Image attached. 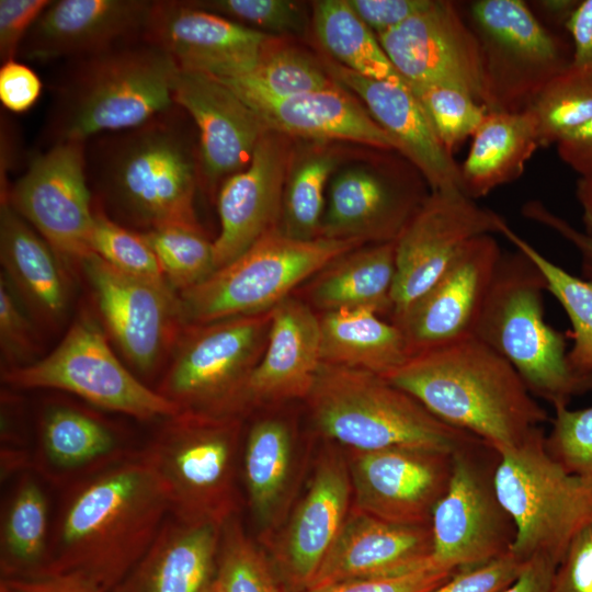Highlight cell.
<instances>
[{
    "label": "cell",
    "mask_w": 592,
    "mask_h": 592,
    "mask_svg": "<svg viewBox=\"0 0 592 592\" xmlns=\"http://www.w3.org/2000/svg\"><path fill=\"white\" fill-rule=\"evenodd\" d=\"M221 526L169 514L121 592H207L216 579Z\"/></svg>",
    "instance_id": "cell-30"
},
{
    "label": "cell",
    "mask_w": 592,
    "mask_h": 592,
    "mask_svg": "<svg viewBox=\"0 0 592 592\" xmlns=\"http://www.w3.org/2000/svg\"><path fill=\"white\" fill-rule=\"evenodd\" d=\"M270 325L271 311L186 326L157 391L181 411L238 415Z\"/></svg>",
    "instance_id": "cell-10"
},
{
    "label": "cell",
    "mask_w": 592,
    "mask_h": 592,
    "mask_svg": "<svg viewBox=\"0 0 592 592\" xmlns=\"http://www.w3.org/2000/svg\"><path fill=\"white\" fill-rule=\"evenodd\" d=\"M170 514L141 451L72 483L49 534L45 567L75 572L111 592L150 548Z\"/></svg>",
    "instance_id": "cell-1"
},
{
    "label": "cell",
    "mask_w": 592,
    "mask_h": 592,
    "mask_svg": "<svg viewBox=\"0 0 592 592\" xmlns=\"http://www.w3.org/2000/svg\"><path fill=\"white\" fill-rule=\"evenodd\" d=\"M312 24L319 43L337 64L369 79L406 83L348 0L316 1Z\"/></svg>",
    "instance_id": "cell-37"
},
{
    "label": "cell",
    "mask_w": 592,
    "mask_h": 592,
    "mask_svg": "<svg viewBox=\"0 0 592 592\" xmlns=\"http://www.w3.org/2000/svg\"><path fill=\"white\" fill-rule=\"evenodd\" d=\"M431 554L430 525L391 523L353 508L308 587L403 576L432 568Z\"/></svg>",
    "instance_id": "cell-26"
},
{
    "label": "cell",
    "mask_w": 592,
    "mask_h": 592,
    "mask_svg": "<svg viewBox=\"0 0 592 592\" xmlns=\"http://www.w3.org/2000/svg\"><path fill=\"white\" fill-rule=\"evenodd\" d=\"M468 16L479 44L489 111L527 110L572 61V48L522 0L473 1Z\"/></svg>",
    "instance_id": "cell-11"
},
{
    "label": "cell",
    "mask_w": 592,
    "mask_h": 592,
    "mask_svg": "<svg viewBox=\"0 0 592 592\" xmlns=\"http://www.w3.org/2000/svg\"><path fill=\"white\" fill-rule=\"evenodd\" d=\"M385 378L499 455L548 420L515 368L475 335L417 353Z\"/></svg>",
    "instance_id": "cell-3"
},
{
    "label": "cell",
    "mask_w": 592,
    "mask_h": 592,
    "mask_svg": "<svg viewBox=\"0 0 592 592\" xmlns=\"http://www.w3.org/2000/svg\"><path fill=\"white\" fill-rule=\"evenodd\" d=\"M136 452L124 446L114 431L94 417L57 406L42 419L32 466L54 483H75Z\"/></svg>",
    "instance_id": "cell-31"
},
{
    "label": "cell",
    "mask_w": 592,
    "mask_h": 592,
    "mask_svg": "<svg viewBox=\"0 0 592 592\" xmlns=\"http://www.w3.org/2000/svg\"><path fill=\"white\" fill-rule=\"evenodd\" d=\"M338 162V152L328 147L310 150L296 163L293 160L283 195V226L278 227L285 235L303 240L320 237L325 189Z\"/></svg>",
    "instance_id": "cell-41"
},
{
    "label": "cell",
    "mask_w": 592,
    "mask_h": 592,
    "mask_svg": "<svg viewBox=\"0 0 592 592\" xmlns=\"http://www.w3.org/2000/svg\"><path fill=\"white\" fill-rule=\"evenodd\" d=\"M550 592H592V523L571 540L556 569Z\"/></svg>",
    "instance_id": "cell-53"
},
{
    "label": "cell",
    "mask_w": 592,
    "mask_h": 592,
    "mask_svg": "<svg viewBox=\"0 0 592 592\" xmlns=\"http://www.w3.org/2000/svg\"><path fill=\"white\" fill-rule=\"evenodd\" d=\"M194 123L174 104L147 122L84 141L88 183L104 214L140 232L168 226L201 227L194 198L201 181Z\"/></svg>",
    "instance_id": "cell-2"
},
{
    "label": "cell",
    "mask_w": 592,
    "mask_h": 592,
    "mask_svg": "<svg viewBox=\"0 0 592 592\" xmlns=\"http://www.w3.org/2000/svg\"><path fill=\"white\" fill-rule=\"evenodd\" d=\"M0 592H107L88 578L75 572H37L2 577Z\"/></svg>",
    "instance_id": "cell-56"
},
{
    "label": "cell",
    "mask_w": 592,
    "mask_h": 592,
    "mask_svg": "<svg viewBox=\"0 0 592 592\" xmlns=\"http://www.w3.org/2000/svg\"><path fill=\"white\" fill-rule=\"evenodd\" d=\"M0 343L5 358L11 363H18L16 366L27 361L35 350L31 323L2 275L0 278Z\"/></svg>",
    "instance_id": "cell-51"
},
{
    "label": "cell",
    "mask_w": 592,
    "mask_h": 592,
    "mask_svg": "<svg viewBox=\"0 0 592 592\" xmlns=\"http://www.w3.org/2000/svg\"><path fill=\"white\" fill-rule=\"evenodd\" d=\"M522 214L525 218L555 231L571 243L580 254L584 278L592 281V237L578 230L537 200L525 203L522 207Z\"/></svg>",
    "instance_id": "cell-57"
},
{
    "label": "cell",
    "mask_w": 592,
    "mask_h": 592,
    "mask_svg": "<svg viewBox=\"0 0 592 592\" xmlns=\"http://www.w3.org/2000/svg\"><path fill=\"white\" fill-rule=\"evenodd\" d=\"M141 36L170 55L180 69L218 79L247 73L272 37L175 0H153Z\"/></svg>",
    "instance_id": "cell-20"
},
{
    "label": "cell",
    "mask_w": 592,
    "mask_h": 592,
    "mask_svg": "<svg viewBox=\"0 0 592 592\" xmlns=\"http://www.w3.org/2000/svg\"><path fill=\"white\" fill-rule=\"evenodd\" d=\"M2 577L29 576L46 565L49 543L48 501L29 473L19 480L1 525Z\"/></svg>",
    "instance_id": "cell-38"
},
{
    "label": "cell",
    "mask_w": 592,
    "mask_h": 592,
    "mask_svg": "<svg viewBox=\"0 0 592 592\" xmlns=\"http://www.w3.org/2000/svg\"><path fill=\"white\" fill-rule=\"evenodd\" d=\"M493 485L515 526L511 553L523 561L543 555L559 565L574 536L592 523V479L553 459L542 429L499 455Z\"/></svg>",
    "instance_id": "cell-9"
},
{
    "label": "cell",
    "mask_w": 592,
    "mask_h": 592,
    "mask_svg": "<svg viewBox=\"0 0 592 592\" xmlns=\"http://www.w3.org/2000/svg\"><path fill=\"white\" fill-rule=\"evenodd\" d=\"M524 561L509 553L477 567L460 569L430 592H503Z\"/></svg>",
    "instance_id": "cell-50"
},
{
    "label": "cell",
    "mask_w": 592,
    "mask_h": 592,
    "mask_svg": "<svg viewBox=\"0 0 592 592\" xmlns=\"http://www.w3.org/2000/svg\"><path fill=\"white\" fill-rule=\"evenodd\" d=\"M352 483L346 458L334 449L319 457L308 488L276 543L287 580L308 587L351 511Z\"/></svg>",
    "instance_id": "cell-24"
},
{
    "label": "cell",
    "mask_w": 592,
    "mask_h": 592,
    "mask_svg": "<svg viewBox=\"0 0 592 592\" xmlns=\"http://www.w3.org/2000/svg\"><path fill=\"white\" fill-rule=\"evenodd\" d=\"M558 565L549 557L526 559L515 580L503 592H550Z\"/></svg>",
    "instance_id": "cell-59"
},
{
    "label": "cell",
    "mask_w": 592,
    "mask_h": 592,
    "mask_svg": "<svg viewBox=\"0 0 592 592\" xmlns=\"http://www.w3.org/2000/svg\"><path fill=\"white\" fill-rule=\"evenodd\" d=\"M104 326L129 363L151 372L179 335V293L168 282L126 274L90 253L80 262Z\"/></svg>",
    "instance_id": "cell-17"
},
{
    "label": "cell",
    "mask_w": 592,
    "mask_h": 592,
    "mask_svg": "<svg viewBox=\"0 0 592 592\" xmlns=\"http://www.w3.org/2000/svg\"><path fill=\"white\" fill-rule=\"evenodd\" d=\"M322 363L386 377L410 357L397 325L368 308H344L319 316Z\"/></svg>",
    "instance_id": "cell-35"
},
{
    "label": "cell",
    "mask_w": 592,
    "mask_h": 592,
    "mask_svg": "<svg viewBox=\"0 0 592 592\" xmlns=\"http://www.w3.org/2000/svg\"><path fill=\"white\" fill-rule=\"evenodd\" d=\"M355 240L296 239L280 228L200 284L179 293L185 326L271 311L296 286L357 247Z\"/></svg>",
    "instance_id": "cell-8"
},
{
    "label": "cell",
    "mask_w": 592,
    "mask_h": 592,
    "mask_svg": "<svg viewBox=\"0 0 592 592\" xmlns=\"http://www.w3.org/2000/svg\"><path fill=\"white\" fill-rule=\"evenodd\" d=\"M581 0H539L534 4L544 16L565 29Z\"/></svg>",
    "instance_id": "cell-61"
},
{
    "label": "cell",
    "mask_w": 592,
    "mask_h": 592,
    "mask_svg": "<svg viewBox=\"0 0 592 592\" xmlns=\"http://www.w3.org/2000/svg\"><path fill=\"white\" fill-rule=\"evenodd\" d=\"M328 73L354 92L373 118L398 143L400 155L424 177L430 191L460 190V166L435 134L421 103L407 83L361 76L337 62Z\"/></svg>",
    "instance_id": "cell-27"
},
{
    "label": "cell",
    "mask_w": 592,
    "mask_h": 592,
    "mask_svg": "<svg viewBox=\"0 0 592 592\" xmlns=\"http://www.w3.org/2000/svg\"><path fill=\"white\" fill-rule=\"evenodd\" d=\"M360 19L375 33L391 30L425 9L432 0H348Z\"/></svg>",
    "instance_id": "cell-55"
},
{
    "label": "cell",
    "mask_w": 592,
    "mask_h": 592,
    "mask_svg": "<svg viewBox=\"0 0 592 592\" xmlns=\"http://www.w3.org/2000/svg\"><path fill=\"white\" fill-rule=\"evenodd\" d=\"M308 299L323 312L344 308L391 311L396 277L395 241L361 246L343 253L315 276Z\"/></svg>",
    "instance_id": "cell-34"
},
{
    "label": "cell",
    "mask_w": 592,
    "mask_h": 592,
    "mask_svg": "<svg viewBox=\"0 0 592 592\" xmlns=\"http://www.w3.org/2000/svg\"><path fill=\"white\" fill-rule=\"evenodd\" d=\"M49 0L0 1V59H18L19 50L29 31L50 4Z\"/></svg>",
    "instance_id": "cell-52"
},
{
    "label": "cell",
    "mask_w": 592,
    "mask_h": 592,
    "mask_svg": "<svg viewBox=\"0 0 592 592\" xmlns=\"http://www.w3.org/2000/svg\"><path fill=\"white\" fill-rule=\"evenodd\" d=\"M500 235L540 271L546 291L559 301L572 326L573 344L568 351L569 363L578 373L592 374V281L572 275L547 259L508 224L501 228Z\"/></svg>",
    "instance_id": "cell-39"
},
{
    "label": "cell",
    "mask_w": 592,
    "mask_h": 592,
    "mask_svg": "<svg viewBox=\"0 0 592 592\" xmlns=\"http://www.w3.org/2000/svg\"><path fill=\"white\" fill-rule=\"evenodd\" d=\"M554 410L551 430L545 435L546 451L568 473L592 479V406Z\"/></svg>",
    "instance_id": "cell-47"
},
{
    "label": "cell",
    "mask_w": 592,
    "mask_h": 592,
    "mask_svg": "<svg viewBox=\"0 0 592 592\" xmlns=\"http://www.w3.org/2000/svg\"><path fill=\"white\" fill-rule=\"evenodd\" d=\"M559 159L578 174L592 180V118L556 143Z\"/></svg>",
    "instance_id": "cell-58"
},
{
    "label": "cell",
    "mask_w": 592,
    "mask_h": 592,
    "mask_svg": "<svg viewBox=\"0 0 592 592\" xmlns=\"http://www.w3.org/2000/svg\"><path fill=\"white\" fill-rule=\"evenodd\" d=\"M152 0H57L35 21L19 58L48 62L104 50L143 35Z\"/></svg>",
    "instance_id": "cell-23"
},
{
    "label": "cell",
    "mask_w": 592,
    "mask_h": 592,
    "mask_svg": "<svg viewBox=\"0 0 592 592\" xmlns=\"http://www.w3.org/2000/svg\"><path fill=\"white\" fill-rule=\"evenodd\" d=\"M429 193L394 174L345 170L330 185L320 237L363 244L395 241Z\"/></svg>",
    "instance_id": "cell-25"
},
{
    "label": "cell",
    "mask_w": 592,
    "mask_h": 592,
    "mask_svg": "<svg viewBox=\"0 0 592 592\" xmlns=\"http://www.w3.org/2000/svg\"><path fill=\"white\" fill-rule=\"evenodd\" d=\"M421 103L435 134L444 147L453 151L473 137L488 107L469 93L446 86L408 84Z\"/></svg>",
    "instance_id": "cell-45"
},
{
    "label": "cell",
    "mask_w": 592,
    "mask_h": 592,
    "mask_svg": "<svg viewBox=\"0 0 592 592\" xmlns=\"http://www.w3.org/2000/svg\"><path fill=\"white\" fill-rule=\"evenodd\" d=\"M321 364L319 316L289 296L271 310L267 342L247 383L242 408L306 399Z\"/></svg>",
    "instance_id": "cell-28"
},
{
    "label": "cell",
    "mask_w": 592,
    "mask_h": 592,
    "mask_svg": "<svg viewBox=\"0 0 592 592\" xmlns=\"http://www.w3.org/2000/svg\"><path fill=\"white\" fill-rule=\"evenodd\" d=\"M141 234L164 278L178 293L200 284L216 270L214 243L202 227L168 225Z\"/></svg>",
    "instance_id": "cell-43"
},
{
    "label": "cell",
    "mask_w": 592,
    "mask_h": 592,
    "mask_svg": "<svg viewBox=\"0 0 592 592\" xmlns=\"http://www.w3.org/2000/svg\"><path fill=\"white\" fill-rule=\"evenodd\" d=\"M0 260L2 276L34 316L58 321L68 305V288L57 253L8 202L0 207Z\"/></svg>",
    "instance_id": "cell-32"
},
{
    "label": "cell",
    "mask_w": 592,
    "mask_h": 592,
    "mask_svg": "<svg viewBox=\"0 0 592 592\" xmlns=\"http://www.w3.org/2000/svg\"><path fill=\"white\" fill-rule=\"evenodd\" d=\"M565 30L572 43V60L592 65V0H581Z\"/></svg>",
    "instance_id": "cell-60"
},
{
    "label": "cell",
    "mask_w": 592,
    "mask_h": 592,
    "mask_svg": "<svg viewBox=\"0 0 592 592\" xmlns=\"http://www.w3.org/2000/svg\"><path fill=\"white\" fill-rule=\"evenodd\" d=\"M172 96L195 125L201 181L221 184L250 163L269 129L236 92L215 77L179 69Z\"/></svg>",
    "instance_id": "cell-22"
},
{
    "label": "cell",
    "mask_w": 592,
    "mask_h": 592,
    "mask_svg": "<svg viewBox=\"0 0 592 592\" xmlns=\"http://www.w3.org/2000/svg\"><path fill=\"white\" fill-rule=\"evenodd\" d=\"M192 5L269 34H297L305 29L301 7L288 0H195ZM270 35V34H269Z\"/></svg>",
    "instance_id": "cell-48"
},
{
    "label": "cell",
    "mask_w": 592,
    "mask_h": 592,
    "mask_svg": "<svg viewBox=\"0 0 592 592\" xmlns=\"http://www.w3.org/2000/svg\"><path fill=\"white\" fill-rule=\"evenodd\" d=\"M460 166V190L473 200L517 180L540 147L536 119L523 112L489 111Z\"/></svg>",
    "instance_id": "cell-33"
},
{
    "label": "cell",
    "mask_w": 592,
    "mask_h": 592,
    "mask_svg": "<svg viewBox=\"0 0 592 592\" xmlns=\"http://www.w3.org/2000/svg\"><path fill=\"white\" fill-rule=\"evenodd\" d=\"M215 584L218 592H285L266 555L236 515L221 526Z\"/></svg>",
    "instance_id": "cell-44"
},
{
    "label": "cell",
    "mask_w": 592,
    "mask_h": 592,
    "mask_svg": "<svg viewBox=\"0 0 592 592\" xmlns=\"http://www.w3.org/2000/svg\"><path fill=\"white\" fill-rule=\"evenodd\" d=\"M498 458L482 441L453 453L447 490L431 517L432 568L457 571L511 553L515 526L496 493Z\"/></svg>",
    "instance_id": "cell-13"
},
{
    "label": "cell",
    "mask_w": 592,
    "mask_h": 592,
    "mask_svg": "<svg viewBox=\"0 0 592 592\" xmlns=\"http://www.w3.org/2000/svg\"><path fill=\"white\" fill-rule=\"evenodd\" d=\"M349 454L353 508L391 523L431 524L451 480L453 454L412 447Z\"/></svg>",
    "instance_id": "cell-18"
},
{
    "label": "cell",
    "mask_w": 592,
    "mask_h": 592,
    "mask_svg": "<svg viewBox=\"0 0 592 592\" xmlns=\"http://www.w3.org/2000/svg\"><path fill=\"white\" fill-rule=\"evenodd\" d=\"M179 69L143 36L66 60L43 130L46 147L133 128L167 111Z\"/></svg>",
    "instance_id": "cell-4"
},
{
    "label": "cell",
    "mask_w": 592,
    "mask_h": 592,
    "mask_svg": "<svg viewBox=\"0 0 592 592\" xmlns=\"http://www.w3.org/2000/svg\"><path fill=\"white\" fill-rule=\"evenodd\" d=\"M574 193L582 212V231L592 237V180L578 179Z\"/></svg>",
    "instance_id": "cell-62"
},
{
    "label": "cell",
    "mask_w": 592,
    "mask_h": 592,
    "mask_svg": "<svg viewBox=\"0 0 592 592\" xmlns=\"http://www.w3.org/2000/svg\"><path fill=\"white\" fill-rule=\"evenodd\" d=\"M295 157L291 137L267 130L250 163L228 177L217 196L220 230L214 243L216 270L276 229L287 175Z\"/></svg>",
    "instance_id": "cell-21"
},
{
    "label": "cell",
    "mask_w": 592,
    "mask_h": 592,
    "mask_svg": "<svg viewBox=\"0 0 592 592\" xmlns=\"http://www.w3.org/2000/svg\"><path fill=\"white\" fill-rule=\"evenodd\" d=\"M295 470V444L287 423L277 418L257 421L243 451V478L248 502L258 526L267 532L281 512Z\"/></svg>",
    "instance_id": "cell-36"
},
{
    "label": "cell",
    "mask_w": 592,
    "mask_h": 592,
    "mask_svg": "<svg viewBox=\"0 0 592 592\" xmlns=\"http://www.w3.org/2000/svg\"><path fill=\"white\" fill-rule=\"evenodd\" d=\"M164 420L141 454L164 490L170 514L223 525L238 506L239 417L180 411Z\"/></svg>",
    "instance_id": "cell-7"
},
{
    "label": "cell",
    "mask_w": 592,
    "mask_h": 592,
    "mask_svg": "<svg viewBox=\"0 0 592 592\" xmlns=\"http://www.w3.org/2000/svg\"><path fill=\"white\" fill-rule=\"evenodd\" d=\"M235 92V91H234ZM340 84L292 95L267 98L237 93L269 130L312 140H348L400 153L398 143Z\"/></svg>",
    "instance_id": "cell-29"
},
{
    "label": "cell",
    "mask_w": 592,
    "mask_h": 592,
    "mask_svg": "<svg viewBox=\"0 0 592 592\" xmlns=\"http://www.w3.org/2000/svg\"><path fill=\"white\" fill-rule=\"evenodd\" d=\"M89 247L92 253L126 274L167 282L143 234L114 221L95 207Z\"/></svg>",
    "instance_id": "cell-46"
},
{
    "label": "cell",
    "mask_w": 592,
    "mask_h": 592,
    "mask_svg": "<svg viewBox=\"0 0 592 592\" xmlns=\"http://www.w3.org/2000/svg\"><path fill=\"white\" fill-rule=\"evenodd\" d=\"M42 93V81L37 73L18 59L5 61L0 68V101L13 112L30 110Z\"/></svg>",
    "instance_id": "cell-54"
},
{
    "label": "cell",
    "mask_w": 592,
    "mask_h": 592,
    "mask_svg": "<svg viewBox=\"0 0 592 592\" xmlns=\"http://www.w3.org/2000/svg\"><path fill=\"white\" fill-rule=\"evenodd\" d=\"M306 400L320 433L348 449L412 447L453 454L481 441L368 371L322 363Z\"/></svg>",
    "instance_id": "cell-5"
},
{
    "label": "cell",
    "mask_w": 592,
    "mask_h": 592,
    "mask_svg": "<svg viewBox=\"0 0 592 592\" xmlns=\"http://www.w3.org/2000/svg\"><path fill=\"white\" fill-rule=\"evenodd\" d=\"M53 248L80 262L91 252L93 196L84 141H64L34 153L24 173L1 196Z\"/></svg>",
    "instance_id": "cell-14"
},
{
    "label": "cell",
    "mask_w": 592,
    "mask_h": 592,
    "mask_svg": "<svg viewBox=\"0 0 592 592\" xmlns=\"http://www.w3.org/2000/svg\"><path fill=\"white\" fill-rule=\"evenodd\" d=\"M544 291V276L524 253H502L474 335L515 368L535 398L555 409L592 390V374L571 367L566 338L545 319Z\"/></svg>",
    "instance_id": "cell-6"
},
{
    "label": "cell",
    "mask_w": 592,
    "mask_h": 592,
    "mask_svg": "<svg viewBox=\"0 0 592 592\" xmlns=\"http://www.w3.org/2000/svg\"><path fill=\"white\" fill-rule=\"evenodd\" d=\"M502 253L492 235L470 240L440 278L391 320L410 356L474 335Z\"/></svg>",
    "instance_id": "cell-19"
},
{
    "label": "cell",
    "mask_w": 592,
    "mask_h": 592,
    "mask_svg": "<svg viewBox=\"0 0 592 592\" xmlns=\"http://www.w3.org/2000/svg\"><path fill=\"white\" fill-rule=\"evenodd\" d=\"M2 380L20 389L49 388L139 420L167 419L181 409L138 380L116 357L101 328L81 316L47 356L5 368Z\"/></svg>",
    "instance_id": "cell-12"
},
{
    "label": "cell",
    "mask_w": 592,
    "mask_h": 592,
    "mask_svg": "<svg viewBox=\"0 0 592 592\" xmlns=\"http://www.w3.org/2000/svg\"><path fill=\"white\" fill-rule=\"evenodd\" d=\"M504 224L459 189L430 191L395 240L391 320L440 278L467 242L500 234Z\"/></svg>",
    "instance_id": "cell-15"
},
{
    "label": "cell",
    "mask_w": 592,
    "mask_h": 592,
    "mask_svg": "<svg viewBox=\"0 0 592 592\" xmlns=\"http://www.w3.org/2000/svg\"><path fill=\"white\" fill-rule=\"evenodd\" d=\"M327 75L305 54L271 37L247 73L217 79L239 94L287 98L333 86L335 81Z\"/></svg>",
    "instance_id": "cell-40"
},
{
    "label": "cell",
    "mask_w": 592,
    "mask_h": 592,
    "mask_svg": "<svg viewBox=\"0 0 592 592\" xmlns=\"http://www.w3.org/2000/svg\"><path fill=\"white\" fill-rule=\"evenodd\" d=\"M207 592H218L215 582H214V584L212 585V588H210Z\"/></svg>",
    "instance_id": "cell-63"
},
{
    "label": "cell",
    "mask_w": 592,
    "mask_h": 592,
    "mask_svg": "<svg viewBox=\"0 0 592 592\" xmlns=\"http://www.w3.org/2000/svg\"><path fill=\"white\" fill-rule=\"evenodd\" d=\"M533 113L540 147L553 145L592 118V65L571 61L539 92Z\"/></svg>",
    "instance_id": "cell-42"
},
{
    "label": "cell",
    "mask_w": 592,
    "mask_h": 592,
    "mask_svg": "<svg viewBox=\"0 0 592 592\" xmlns=\"http://www.w3.org/2000/svg\"><path fill=\"white\" fill-rule=\"evenodd\" d=\"M454 572L425 568L397 577L345 579L296 592H430Z\"/></svg>",
    "instance_id": "cell-49"
},
{
    "label": "cell",
    "mask_w": 592,
    "mask_h": 592,
    "mask_svg": "<svg viewBox=\"0 0 592 592\" xmlns=\"http://www.w3.org/2000/svg\"><path fill=\"white\" fill-rule=\"evenodd\" d=\"M376 36L407 84L456 88L486 105L479 44L454 2L432 0Z\"/></svg>",
    "instance_id": "cell-16"
}]
</instances>
